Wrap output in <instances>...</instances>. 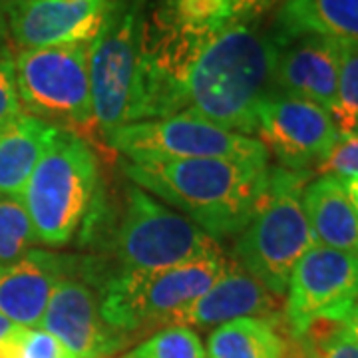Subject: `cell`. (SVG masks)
<instances>
[{
    "label": "cell",
    "instance_id": "obj_1",
    "mask_svg": "<svg viewBox=\"0 0 358 358\" xmlns=\"http://www.w3.org/2000/svg\"><path fill=\"white\" fill-rule=\"evenodd\" d=\"M257 18L217 32L197 52L183 82V112L235 134H255L257 108L275 92L279 44Z\"/></svg>",
    "mask_w": 358,
    "mask_h": 358
},
{
    "label": "cell",
    "instance_id": "obj_2",
    "mask_svg": "<svg viewBox=\"0 0 358 358\" xmlns=\"http://www.w3.org/2000/svg\"><path fill=\"white\" fill-rule=\"evenodd\" d=\"M122 169L134 185L178 207L181 215L215 241L245 229L263 199L271 173L268 155L169 164L124 162Z\"/></svg>",
    "mask_w": 358,
    "mask_h": 358
},
{
    "label": "cell",
    "instance_id": "obj_3",
    "mask_svg": "<svg viewBox=\"0 0 358 358\" xmlns=\"http://www.w3.org/2000/svg\"><path fill=\"white\" fill-rule=\"evenodd\" d=\"M307 179V171L271 167L263 199L235 243V261L275 296L287 293L293 268L317 245L303 205Z\"/></svg>",
    "mask_w": 358,
    "mask_h": 358
},
{
    "label": "cell",
    "instance_id": "obj_4",
    "mask_svg": "<svg viewBox=\"0 0 358 358\" xmlns=\"http://www.w3.org/2000/svg\"><path fill=\"white\" fill-rule=\"evenodd\" d=\"M98 185V159L74 131L60 129L22 192L38 243L64 247L88 213Z\"/></svg>",
    "mask_w": 358,
    "mask_h": 358
},
{
    "label": "cell",
    "instance_id": "obj_5",
    "mask_svg": "<svg viewBox=\"0 0 358 358\" xmlns=\"http://www.w3.org/2000/svg\"><path fill=\"white\" fill-rule=\"evenodd\" d=\"M150 0H108L100 32L90 44V86L103 138L136 122L141 38Z\"/></svg>",
    "mask_w": 358,
    "mask_h": 358
},
{
    "label": "cell",
    "instance_id": "obj_6",
    "mask_svg": "<svg viewBox=\"0 0 358 358\" xmlns=\"http://www.w3.org/2000/svg\"><path fill=\"white\" fill-rule=\"evenodd\" d=\"M225 263L227 259L217 255L159 271H122L103 287V320L126 336L155 324L167 327L179 310L211 287Z\"/></svg>",
    "mask_w": 358,
    "mask_h": 358
},
{
    "label": "cell",
    "instance_id": "obj_7",
    "mask_svg": "<svg viewBox=\"0 0 358 358\" xmlns=\"http://www.w3.org/2000/svg\"><path fill=\"white\" fill-rule=\"evenodd\" d=\"M115 255L122 271L131 273L178 267L205 257L223 255V251L211 235L185 215L131 185L115 233Z\"/></svg>",
    "mask_w": 358,
    "mask_h": 358
},
{
    "label": "cell",
    "instance_id": "obj_8",
    "mask_svg": "<svg viewBox=\"0 0 358 358\" xmlns=\"http://www.w3.org/2000/svg\"><path fill=\"white\" fill-rule=\"evenodd\" d=\"M22 108L56 128H98L90 86V44L20 50L14 56ZM76 134V131H74Z\"/></svg>",
    "mask_w": 358,
    "mask_h": 358
},
{
    "label": "cell",
    "instance_id": "obj_9",
    "mask_svg": "<svg viewBox=\"0 0 358 358\" xmlns=\"http://www.w3.org/2000/svg\"><path fill=\"white\" fill-rule=\"evenodd\" d=\"M106 141L131 164L268 155L267 148L255 138L227 131L192 112L131 122L106 136Z\"/></svg>",
    "mask_w": 358,
    "mask_h": 358
},
{
    "label": "cell",
    "instance_id": "obj_10",
    "mask_svg": "<svg viewBox=\"0 0 358 358\" xmlns=\"http://www.w3.org/2000/svg\"><path fill=\"white\" fill-rule=\"evenodd\" d=\"M285 294L293 336H305L317 322L338 324L358 301V257L317 243L296 263Z\"/></svg>",
    "mask_w": 358,
    "mask_h": 358
},
{
    "label": "cell",
    "instance_id": "obj_11",
    "mask_svg": "<svg viewBox=\"0 0 358 358\" xmlns=\"http://www.w3.org/2000/svg\"><path fill=\"white\" fill-rule=\"evenodd\" d=\"M257 134L267 152L291 171H307L322 162L341 138L324 108L277 90L257 108Z\"/></svg>",
    "mask_w": 358,
    "mask_h": 358
},
{
    "label": "cell",
    "instance_id": "obj_12",
    "mask_svg": "<svg viewBox=\"0 0 358 358\" xmlns=\"http://www.w3.org/2000/svg\"><path fill=\"white\" fill-rule=\"evenodd\" d=\"M108 0H8L6 30L22 50L92 44Z\"/></svg>",
    "mask_w": 358,
    "mask_h": 358
},
{
    "label": "cell",
    "instance_id": "obj_13",
    "mask_svg": "<svg viewBox=\"0 0 358 358\" xmlns=\"http://www.w3.org/2000/svg\"><path fill=\"white\" fill-rule=\"evenodd\" d=\"M38 329L58 338L76 358H108L126 343V334L103 320L98 293L74 275L54 287Z\"/></svg>",
    "mask_w": 358,
    "mask_h": 358
},
{
    "label": "cell",
    "instance_id": "obj_14",
    "mask_svg": "<svg viewBox=\"0 0 358 358\" xmlns=\"http://www.w3.org/2000/svg\"><path fill=\"white\" fill-rule=\"evenodd\" d=\"M277 315V296L268 291L263 282L255 279L247 268L235 259H227L211 287L192 305L179 310L167 327H221L237 319H271Z\"/></svg>",
    "mask_w": 358,
    "mask_h": 358
},
{
    "label": "cell",
    "instance_id": "obj_15",
    "mask_svg": "<svg viewBox=\"0 0 358 358\" xmlns=\"http://www.w3.org/2000/svg\"><path fill=\"white\" fill-rule=\"evenodd\" d=\"M341 72V40L303 36L279 46L275 90L333 110Z\"/></svg>",
    "mask_w": 358,
    "mask_h": 358
},
{
    "label": "cell",
    "instance_id": "obj_16",
    "mask_svg": "<svg viewBox=\"0 0 358 358\" xmlns=\"http://www.w3.org/2000/svg\"><path fill=\"white\" fill-rule=\"evenodd\" d=\"M70 271L72 259L40 249L0 263V315L18 327H38L54 287Z\"/></svg>",
    "mask_w": 358,
    "mask_h": 358
},
{
    "label": "cell",
    "instance_id": "obj_17",
    "mask_svg": "<svg viewBox=\"0 0 358 358\" xmlns=\"http://www.w3.org/2000/svg\"><path fill=\"white\" fill-rule=\"evenodd\" d=\"M273 36L279 46L303 36L358 42V0H285Z\"/></svg>",
    "mask_w": 358,
    "mask_h": 358
},
{
    "label": "cell",
    "instance_id": "obj_18",
    "mask_svg": "<svg viewBox=\"0 0 358 358\" xmlns=\"http://www.w3.org/2000/svg\"><path fill=\"white\" fill-rule=\"evenodd\" d=\"M303 205L317 243L358 257V211L341 179L320 176L307 183Z\"/></svg>",
    "mask_w": 358,
    "mask_h": 358
},
{
    "label": "cell",
    "instance_id": "obj_19",
    "mask_svg": "<svg viewBox=\"0 0 358 358\" xmlns=\"http://www.w3.org/2000/svg\"><path fill=\"white\" fill-rule=\"evenodd\" d=\"M60 128L32 114H22L0 129V195L22 197L40 157Z\"/></svg>",
    "mask_w": 358,
    "mask_h": 358
},
{
    "label": "cell",
    "instance_id": "obj_20",
    "mask_svg": "<svg viewBox=\"0 0 358 358\" xmlns=\"http://www.w3.org/2000/svg\"><path fill=\"white\" fill-rule=\"evenodd\" d=\"M265 0H157L148 13L176 30L211 38L227 26L257 18Z\"/></svg>",
    "mask_w": 358,
    "mask_h": 358
},
{
    "label": "cell",
    "instance_id": "obj_21",
    "mask_svg": "<svg viewBox=\"0 0 358 358\" xmlns=\"http://www.w3.org/2000/svg\"><path fill=\"white\" fill-rule=\"evenodd\" d=\"M287 345L273 320L237 319L217 327L207 338V358H285Z\"/></svg>",
    "mask_w": 358,
    "mask_h": 358
},
{
    "label": "cell",
    "instance_id": "obj_22",
    "mask_svg": "<svg viewBox=\"0 0 358 358\" xmlns=\"http://www.w3.org/2000/svg\"><path fill=\"white\" fill-rule=\"evenodd\" d=\"M333 122L341 138L358 136V42H341V72Z\"/></svg>",
    "mask_w": 358,
    "mask_h": 358
},
{
    "label": "cell",
    "instance_id": "obj_23",
    "mask_svg": "<svg viewBox=\"0 0 358 358\" xmlns=\"http://www.w3.org/2000/svg\"><path fill=\"white\" fill-rule=\"evenodd\" d=\"M38 243L22 197L0 195V263H8L32 251Z\"/></svg>",
    "mask_w": 358,
    "mask_h": 358
},
{
    "label": "cell",
    "instance_id": "obj_24",
    "mask_svg": "<svg viewBox=\"0 0 358 358\" xmlns=\"http://www.w3.org/2000/svg\"><path fill=\"white\" fill-rule=\"evenodd\" d=\"M122 358H207L199 336L189 327H164Z\"/></svg>",
    "mask_w": 358,
    "mask_h": 358
},
{
    "label": "cell",
    "instance_id": "obj_25",
    "mask_svg": "<svg viewBox=\"0 0 358 358\" xmlns=\"http://www.w3.org/2000/svg\"><path fill=\"white\" fill-rule=\"evenodd\" d=\"M0 358H76L58 338L38 327H14L0 341Z\"/></svg>",
    "mask_w": 358,
    "mask_h": 358
},
{
    "label": "cell",
    "instance_id": "obj_26",
    "mask_svg": "<svg viewBox=\"0 0 358 358\" xmlns=\"http://www.w3.org/2000/svg\"><path fill=\"white\" fill-rule=\"evenodd\" d=\"M320 176L334 179L358 178V136L338 138L333 150L317 164Z\"/></svg>",
    "mask_w": 358,
    "mask_h": 358
},
{
    "label": "cell",
    "instance_id": "obj_27",
    "mask_svg": "<svg viewBox=\"0 0 358 358\" xmlns=\"http://www.w3.org/2000/svg\"><path fill=\"white\" fill-rule=\"evenodd\" d=\"M22 112V102L16 88L14 58L8 52H0V129L10 126Z\"/></svg>",
    "mask_w": 358,
    "mask_h": 358
},
{
    "label": "cell",
    "instance_id": "obj_28",
    "mask_svg": "<svg viewBox=\"0 0 358 358\" xmlns=\"http://www.w3.org/2000/svg\"><path fill=\"white\" fill-rule=\"evenodd\" d=\"M319 358H358V343L338 324L317 341Z\"/></svg>",
    "mask_w": 358,
    "mask_h": 358
},
{
    "label": "cell",
    "instance_id": "obj_29",
    "mask_svg": "<svg viewBox=\"0 0 358 358\" xmlns=\"http://www.w3.org/2000/svg\"><path fill=\"white\" fill-rule=\"evenodd\" d=\"M338 324L358 343V301L343 315V319L338 320Z\"/></svg>",
    "mask_w": 358,
    "mask_h": 358
},
{
    "label": "cell",
    "instance_id": "obj_30",
    "mask_svg": "<svg viewBox=\"0 0 358 358\" xmlns=\"http://www.w3.org/2000/svg\"><path fill=\"white\" fill-rule=\"evenodd\" d=\"M341 183H343L346 195L350 197V201H352V205H355V209L358 211V178L341 179Z\"/></svg>",
    "mask_w": 358,
    "mask_h": 358
},
{
    "label": "cell",
    "instance_id": "obj_31",
    "mask_svg": "<svg viewBox=\"0 0 358 358\" xmlns=\"http://www.w3.org/2000/svg\"><path fill=\"white\" fill-rule=\"evenodd\" d=\"M6 2L8 0H0V40L6 36Z\"/></svg>",
    "mask_w": 358,
    "mask_h": 358
},
{
    "label": "cell",
    "instance_id": "obj_32",
    "mask_svg": "<svg viewBox=\"0 0 358 358\" xmlns=\"http://www.w3.org/2000/svg\"><path fill=\"white\" fill-rule=\"evenodd\" d=\"M14 327H16L14 322H10V320L6 319V317H2V315H0V341H2L6 334L10 333Z\"/></svg>",
    "mask_w": 358,
    "mask_h": 358
},
{
    "label": "cell",
    "instance_id": "obj_33",
    "mask_svg": "<svg viewBox=\"0 0 358 358\" xmlns=\"http://www.w3.org/2000/svg\"><path fill=\"white\" fill-rule=\"evenodd\" d=\"M317 358H319V357H317Z\"/></svg>",
    "mask_w": 358,
    "mask_h": 358
}]
</instances>
